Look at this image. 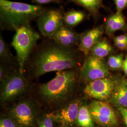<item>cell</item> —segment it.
<instances>
[{
	"mask_svg": "<svg viewBox=\"0 0 127 127\" xmlns=\"http://www.w3.org/2000/svg\"><path fill=\"white\" fill-rule=\"evenodd\" d=\"M104 32V27L99 26L81 34L78 50L88 56L93 46L100 40Z\"/></svg>",
	"mask_w": 127,
	"mask_h": 127,
	"instance_id": "13",
	"label": "cell"
},
{
	"mask_svg": "<svg viewBox=\"0 0 127 127\" xmlns=\"http://www.w3.org/2000/svg\"><path fill=\"white\" fill-rule=\"evenodd\" d=\"M77 124L81 127H95L89 106L81 105L77 118Z\"/></svg>",
	"mask_w": 127,
	"mask_h": 127,
	"instance_id": "18",
	"label": "cell"
},
{
	"mask_svg": "<svg viewBox=\"0 0 127 127\" xmlns=\"http://www.w3.org/2000/svg\"><path fill=\"white\" fill-rule=\"evenodd\" d=\"M115 45L118 47L119 49L121 50H124L127 48V42H122V41H114Z\"/></svg>",
	"mask_w": 127,
	"mask_h": 127,
	"instance_id": "28",
	"label": "cell"
},
{
	"mask_svg": "<svg viewBox=\"0 0 127 127\" xmlns=\"http://www.w3.org/2000/svg\"><path fill=\"white\" fill-rule=\"evenodd\" d=\"M46 8L9 0H0V27L15 31L38 18Z\"/></svg>",
	"mask_w": 127,
	"mask_h": 127,
	"instance_id": "2",
	"label": "cell"
},
{
	"mask_svg": "<svg viewBox=\"0 0 127 127\" xmlns=\"http://www.w3.org/2000/svg\"><path fill=\"white\" fill-rule=\"evenodd\" d=\"M32 2L33 4L42 6V5L47 4L51 3L56 4H63V0H32Z\"/></svg>",
	"mask_w": 127,
	"mask_h": 127,
	"instance_id": "24",
	"label": "cell"
},
{
	"mask_svg": "<svg viewBox=\"0 0 127 127\" xmlns=\"http://www.w3.org/2000/svg\"><path fill=\"white\" fill-rule=\"evenodd\" d=\"M0 127H20L12 118L10 117H3L0 120Z\"/></svg>",
	"mask_w": 127,
	"mask_h": 127,
	"instance_id": "23",
	"label": "cell"
},
{
	"mask_svg": "<svg viewBox=\"0 0 127 127\" xmlns=\"http://www.w3.org/2000/svg\"><path fill=\"white\" fill-rule=\"evenodd\" d=\"M81 34L72 28L65 25L61 27L51 37V39L60 45L67 48H74L78 46Z\"/></svg>",
	"mask_w": 127,
	"mask_h": 127,
	"instance_id": "12",
	"label": "cell"
},
{
	"mask_svg": "<svg viewBox=\"0 0 127 127\" xmlns=\"http://www.w3.org/2000/svg\"><path fill=\"white\" fill-rule=\"evenodd\" d=\"M126 27L125 18L121 12H117L107 18L105 25V31L108 34H111Z\"/></svg>",
	"mask_w": 127,
	"mask_h": 127,
	"instance_id": "14",
	"label": "cell"
},
{
	"mask_svg": "<svg viewBox=\"0 0 127 127\" xmlns=\"http://www.w3.org/2000/svg\"><path fill=\"white\" fill-rule=\"evenodd\" d=\"M115 86V82L108 77L89 82L84 89L88 96L95 100L103 101L110 97Z\"/></svg>",
	"mask_w": 127,
	"mask_h": 127,
	"instance_id": "10",
	"label": "cell"
},
{
	"mask_svg": "<svg viewBox=\"0 0 127 127\" xmlns=\"http://www.w3.org/2000/svg\"><path fill=\"white\" fill-rule=\"evenodd\" d=\"M65 13L63 7L58 8H46L37 18V27L43 36L51 38L60 27L64 25Z\"/></svg>",
	"mask_w": 127,
	"mask_h": 127,
	"instance_id": "6",
	"label": "cell"
},
{
	"mask_svg": "<svg viewBox=\"0 0 127 127\" xmlns=\"http://www.w3.org/2000/svg\"><path fill=\"white\" fill-rule=\"evenodd\" d=\"M118 87L127 96V83H123Z\"/></svg>",
	"mask_w": 127,
	"mask_h": 127,
	"instance_id": "30",
	"label": "cell"
},
{
	"mask_svg": "<svg viewBox=\"0 0 127 127\" xmlns=\"http://www.w3.org/2000/svg\"><path fill=\"white\" fill-rule=\"evenodd\" d=\"M113 98L114 101L120 105L127 107V96L118 87L113 94Z\"/></svg>",
	"mask_w": 127,
	"mask_h": 127,
	"instance_id": "21",
	"label": "cell"
},
{
	"mask_svg": "<svg viewBox=\"0 0 127 127\" xmlns=\"http://www.w3.org/2000/svg\"><path fill=\"white\" fill-rule=\"evenodd\" d=\"M117 12H121L127 6V0H114Z\"/></svg>",
	"mask_w": 127,
	"mask_h": 127,
	"instance_id": "26",
	"label": "cell"
},
{
	"mask_svg": "<svg viewBox=\"0 0 127 127\" xmlns=\"http://www.w3.org/2000/svg\"><path fill=\"white\" fill-rule=\"evenodd\" d=\"M112 47L108 41L105 38L98 41L91 50V55L103 59L112 52Z\"/></svg>",
	"mask_w": 127,
	"mask_h": 127,
	"instance_id": "17",
	"label": "cell"
},
{
	"mask_svg": "<svg viewBox=\"0 0 127 127\" xmlns=\"http://www.w3.org/2000/svg\"><path fill=\"white\" fill-rule=\"evenodd\" d=\"M86 18V14L83 11L72 9L65 12L64 16V25L73 28Z\"/></svg>",
	"mask_w": 127,
	"mask_h": 127,
	"instance_id": "16",
	"label": "cell"
},
{
	"mask_svg": "<svg viewBox=\"0 0 127 127\" xmlns=\"http://www.w3.org/2000/svg\"><path fill=\"white\" fill-rule=\"evenodd\" d=\"M81 105L80 100H73L57 111L49 114L54 121L59 123L63 127H73L77 123V118Z\"/></svg>",
	"mask_w": 127,
	"mask_h": 127,
	"instance_id": "11",
	"label": "cell"
},
{
	"mask_svg": "<svg viewBox=\"0 0 127 127\" xmlns=\"http://www.w3.org/2000/svg\"><path fill=\"white\" fill-rule=\"evenodd\" d=\"M114 41L127 42V35H121L116 37L114 39Z\"/></svg>",
	"mask_w": 127,
	"mask_h": 127,
	"instance_id": "29",
	"label": "cell"
},
{
	"mask_svg": "<svg viewBox=\"0 0 127 127\" xmlns=\"http://www.w3.org/2000/svg\"><path fill=\"white\" fill-rule=\"evenodd\" d=\"M76 83V75L73 70L57 72L54 78L39 86L38 93L47 104H62L72 95Z\"/></svg>",
	"mask_w": 127,
	"mask_h": 127,
	"instance_id": "3",
	"label": "cell"
},
{
	"mask_svg": "<svg viewBox=\"0 0 127 127\" xmlns=\"http://www.w3.org/2000/svg\"><path fill=\"white\" fill-rule=\"evenodd\" d=\"M53 121L50 114H47L40 121L38 127H54Z\"/></svg>",
	"mask_w": 127,
	"mask_h": 127,
	"instance_id": "22",
	"label": "cell"
},
{
	"mask_svg": "<svg viewBox=\"0 0 127 127\" xmlns=\"http://www.w3.org/2000/svg\"><path fill=\"white\" fill-rule=\"evenodd\" d=\"M40 38V34L31 27L30 24L16 30L11 45L16 52L18 72L20 73L23 74L25 65Z\"/></svg>",
	"mask_w": 127,
	"mask_h": 127,
	"instance_id": "4",
	"label": "cell"
},
{
	"mask_svg": "<svg viewBox=\"0 0 127 127\" xmlns=\"http://www.w3.org/2000/svg\"><path fill=\"white\" fill-rule=\"evenodd\" d=\"M69 2L80 5L86 9L96 18L99 13L101 8L104 7L103 1L104 0H68Z\"/></svg>",
	"mask_w": 127,
	"mask_h": 127,
	"instance_id": "15",
	"label": "cell"
},
{
	"mask_svg": "<svg viewBox=\"0 0 127 127\" xmlns=\"http://www.w3.org/2000/svg\"><path fill=\"white\" fill-rule=\"evenodd\" d=\"M0 59L3 64L12 63L14 62L13 56L9 49L8 44L0 34Z\"/></svg>",
	"mask_w": 127,
	"mask_h": 127,
	"instance_id": "19",
	"label": "cell"
},
{
	"mask_svg": "<svg viewBox=\"0 0 127 127\" xmlns=\"http://www.w3.org/2000/svg\"><path fill=\"white\" fill-rule=\"evenodd\" d=\"M10 73H9L7 66L4 64H1L0 65V81L3 82L8 77Z\"/></svg>",
	"mask_w": 127,
	"mask_h": 127,
	"instance_id": "25",
	"label": "cell"
},
{
	"mask_svg": "<svg viewBox=\"0 0 127 127\" xmlns=\"http://www.w3.org/2000/svg\"><path fill=\"white\" fill-rule=\"evenodd\" d=\"M110 74L107 66L103 59L88 56L82 67L80 77L84 82H91L107 77Z\"/></svg>",
	"mask_w": 127,
	"mask_h": 127,
	"instance_id": "9",
	"label": "cell"
},
{
	"mask_svg": "<svg viewBox=\"0 0 127 127\" xmlns=\"http://www.w3.org/2000/svg\"><path fill=\"white\" fill-rule=\"evenodd\" d=\"M123 68L125 74L127 75V56L125 59L124 60L123 64Z\"/></svg>",
	"mask_w": 127,
	"mask_h": 127,
	"instance_id": "31",
	"label": "cell"
},
{
	"mask_svg": "<svg viewBox=\"0 0 127 127\" xmlns=\"http://www.w3.org/2000/svg\"><path fill=\"white\" fill-rule=\"evenodd\" d=\"M36 106L30 99L21 100L10 109L9 115L19 127H32L36 118Z\"/></svg>",
	"mask_w": 127,
	"mask_h": 127,
	"instance_id": "7",
	"label": "cell"
},
{
	"mask_svg": "<svg viewBox=\"0 0 127 127\" xmlns=\"http://www.w3.org/2000/svg\"><path fill=\"white\" fill-rule=\"evenodd\" d=\"M119 110L123 116L124 121L127 126V109L124 107H119Z\"/></svg>",
	"mask_w": 127,
	"mask_h": 127,
	"instance_id": "27",
	"label": "cell"
},
{
	"mask_svg": "<svg viewBox=\"0 0 127 127\" xmlns=\"http://www.w3.org/2000/svg\"><path fill=\"white\" fill-rule=\"evenodd\" d=\"M123 54L111 56L108 60V65L112 69H119L123 67Z\"/></svg>",
	"mask_w": 127,
	"mask_h": 127,
	"instance_id": "20",
	"label": "cell"
},
{
	"mask_svg": "<svg viewBox=\"0 0 127 127\" xmlns=\"http://www.w3.org/2000/svg\"><path fill=\"white\" fill-rule=\"evenodd\" d=\"M94 121L102 126L111 127L118 124V119L110 104L99 100H93L89 105Z\"/></svg>",
	"mask_w": 127,
	"mask_h": 127,
	"instance_id": "8",
	"label": "cell"
},
{
	"mask_svg": "<svg viewBox=\"0 0 127 127\" xmlns=\"http://www.w3.org/2000/svg\"><path fill=\"white\" fill-rule=\"evenodd\" d=\"M28 82L23 74L18 72L10 73L1 82L0 99L2 104H6L15 100L27 92Z\"/></svg>",
	"mask_w": 127,
	"mask_h": 127,
	"instance_id": "5",
	"label": "cell"
},
{
	"mask_svg": "<svg viewBox=\"0 0 127 127\" xmlns=\"http://www.w3.org/2000/svg\"><path fill=\"white\" fill-rule=\"evenodd\" d=\"M78 64V53L74 48L60 45L52 40L42 44L35 52L32 59V72L34 77H40L52 72L71 70Z\"/></svg>",
	"mask_w": 127,
	"mask_h": 127,
	"instance_id": "1",
	"label": "cell"
}]
</instances>
